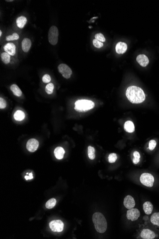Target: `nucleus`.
Returning a JSON list of instances; mask_svg holds the SVG:
<instances>
[{"label": "nucleus", "instance_id": "obj_8", "mask_svg": "<svg viewBox=\"0 0 159 239\" xmlns=\"http://www.w3.org/2000/svg\"><path fill=\"white\" fill-rule=\"evenodd\" d=\"M140 216V211L139 210L135 208L129 209L127 213V218L129 220L131 221L136 220Z\"/></svg>", "mask_w": 159, "mask_h": 239}, {"label": "nucleus", "instance_id": "obj_32", "mask_svg": "<svg viewBox=\"0 0 159 239\" xmlns=\"http://www.w3.org/2000/svg\"><path fill=\"white\" fill-rule=\"evenodd\" d=\"M156 142L154 140H151L149 142V148L150 151H153L156 146Z\"/></svg>", "mask_w": 159, "mask_h": 239}, {"label": "nucleus", "instance_id": "obj_2", "mask_svg": "<svg viewBox=\"0 0 159 239\" xmlns=\"http://www.w3.org/2000/svg\"><path fill=\"white\" fill-rule=\"evenodd\" d=\"M92 221L95 228L98 233H103L106 232L107 223L105 218L101 213H94L92 216Z\"/></svg>", "mask_w": 159, "mask_h": 239}, {"label": "nucleus", "instance_id": "obj_30", "mask_svg": "<svg viewBox=\"0 0 159 239\" xmlns=\"http://www.w3.org/2000/svg\"><path fill=\"white\" fill-rule=\"evenodd\" d=\"M95 39L98 40L100 42H102V43L105 42V40H106L104 35L101 33H98V34H95Z\"/></svg>", "mask_w": 159, "mask_h": 239}, {"label": "nucleus", "instance_id": "obj_18", "mask_svg": "<svg viewBox=\"0 0 159 239\" xmlns=\"http://www.w3.org/2000/svg\"><path fill=\"white\" fill-rule=\"evenodd\" d=\"M124 128L126 131L129 133H133L135 131V127L133 122L127 121L124 125Z\"/></svg>", "mask_w": 159, "mask_h": 239}, {"label": "nucleus", "instance_id": "obj_6", "mask_svg": "<svg viewBox=\"0 0 159 239\" xmlns=\"http://www.w3.org/2000/svg\"><path fill=\"white\" fill-rule=\"evenodd\" d=\"M58 69L60 73H61L63 77L66 79L70 78L72 74V71L71 69L65 63H61L58 66Z\"/></svg>", "mask_w": 159, "mask_h": 239}, {"label": "nucleus", "instance_id": "obj_20", "mask_svg": "<svg viewBox=\"0 0 159 239\" xmlns=\"http://www.w3.org/2000/svg\"><path fill=\"white\" fill-rule=\"evenodd\" d=\"M11 90L13 92V94L15 95V96H21L22 95V92L21 90L18 87V86H17L15 84L11 86Z\"/></svg>", "mask_w": 159, "mask_h": 239}, {"label": "nucleus", "instance_id": "obj_36", "mask_svg": "<svg viewBox=\"0 0 159 239\" xmlns=\"http://www.w3.org/2000/svg\"><path fill=\"white\" fill-rule=\"evenodd\" d=\"M25 178H26V180H30V177H29V176H25Z\"/></svg>", "mask_w": 159, "mask_h": 239}, {"label": "nucleus", "instance_id": "obj_26", "mask_svg": "<svg viewBox=\"0 0 159 239\" xmlns=\"http://www.w3.org/2000/svg\"><path fill=\"white\" fill-rule=\"evenodd\" d=\"M53 89H54V85L51 83H48V85L46 86L45 89L46 92L49 95H51L53 93Z\"/></svg>", "mask_w": 159, "mask_h": 239}, {"label": "nucleus", "instance_id": "obj_10", "mask_svg": "<svg viewBox=\"0 0 159 239\" xmlns=\"http://www.w3.org/2000/svg\"><path fill=\"white\" fill-rule=\"evenodd\" d=\"M124 204L127 209H133L135 206V200L132 196L128 195L124 199Z\"/></svg>", "mask_w": 159, "mask_h": 239}, {"label": "nucleus", "instance_id": "obj_25", "mask_svg": "<svg viewBox=\"0 0 159 239\" xmlns=\"http://www.w3.org/2000/svg\"><path fill=\"white\" fill-rule=\"evenodd\" d=\"M56 204V200L54 198L50 199L49 200H48L46 203V208L49 209H52L55 206Z\"/></svg>", "mask_w": 159, "mask_h": 239}, {"label": "nucleus", "instance_id": "obj_29", "mask_svg": "<svg viewBox=\"0 0 159 239\" xmlns=\"http://www.w3.org/2000/svg\"><path fill=\"white\" fill-rule=\"evenodd\" d=\"M117 159V156L115 153H111L109 155L108 160L110 163H114Z\"/></svg>", "mask_w": 159, "mask_h": 239}, {"label": "nucleus", "instance_id": "obj_38", "mask_svg": "<svg viewBox=\"0 0 159 239\" xmlns=\"http://www.w3.org/2000/svg\"><path fill=\"white\" fill-rule=\"evenodd\" d=\"M8 1V2H10V1Z\"/></svg>", "mask_w": 159, "mask_h": 239}, {"label": "nucleus", "instance_id": "obj_24", "mask_svg": "<svg viewBox=\"0 0 159 239\" xmlns=\"http://www.w3.org/2000/svg\"><path fill=\"white\" fill-rule=\"evenodd\" d=\"M88 154L89 158L91 160H94L95 158V150L94 147L89 146L88 148Z\"/></svg>", "mask_w": 159, "mask_h": 239}, {"label": "nucleus", "instance_id": "obj_17", "mask_svg": "<svg viewBox=\"0 0 159 239\" xmlns=\"http://www.w3.org/2000/svg\"><path fill=\"white\" fill-rule=\"evenodd\" d=\"M54 154L56 158L58 159H62L64 157L65 151L62 147H57L54 150Z\"/></svg>", "mask_w": 159, "mask_h": 239}, {"label": "nucleus", "instance_id": "obj_34", "mask_svg": "<svg viewBox=\"0 0 159 239\" xmlns=\"http://www.w3.org/2000/svg\"><path fill=\"white\" fill-rule=\"evenodd\" d=\"M6 102L3 98H0V108L4 109L6 107Z\"/></svg>", "mask_w": 159, "mask_h": 239}, {"label": "nucleus", "instance_id": "obj_35", "mask_svg": "<svg viewBox=\"0 0 159 239\" xmlns=\"http://www.w3.org/2000/svg\"><path fill=\"white\" fill-rule=\"evenodd\" d=\"M29 177H30V180H32L33 178V174L32 173H29Z\"/></svg>", "mask_w": 159, "mask_h": 239}, {"label": "nucleus", "instance_id": "obj_13", "mask_svg": "<svg viewBox=\"0 0 159 239\" xmlns=\"http://www.w3.org/2000/svg\"><path fill=\"white\" fill-rule=\"evenodd\" d=\"M116 52L118 54L125 53L127 49V45L124 42H119L116 44L115 47Z\"/></svg>", "mask_w": 159, "mask_h": 239}, {"label": "nucleus", "instance_id": "obj_9", "mask_svg": "<svg viewBox=\"0 0 159 239\" xmlns=\"http://www.w3.org/2000/svg\"><path fill=\"white\" fill-rule=\"evenodd\" d=\"M39 143L37 140L34 138L29 139L26 144V148L29 152H34L38 148Z\"/></svg>", "mask_w": 159, "mask_h": 239}, {"label": "nucleus", "instance_id": "obj_15", "mask_svg": "<svg viewBox=\"0 0 159 239\" xmlns=\"http://www.w3.org/2000/svg\"><path fill=\"white\" fill-rule=\"evenodd\" d=\"M32 46V42L29 38H24L22 43V47L23 51L27 53L30 49Z\"/></svg>", "mask_w": 159, "mask_h": 239}, {"label": "nucleus", "instance_id": "obj_16", "mask_svg": "<svg viewBox=\"0 0 159 239\" xmlns=\"http://www.w3.org/2000/svg\"><path fill=\"white\" fill-rule=\"evenodd\" d=\"M153 209V204L150 201H146L143 204V209L144 213L150 215L152 213V211Z\"/></svg>", "mask_w": 159, "mask_h": 239}, {"label": "nucleus", "instance_id": "obj_7", "mask_svg": "<svg viewBox=\"0 0 159 239\" xmlns=\"http://www.w3.org/2000/svg\"><path fill=\"white\" fill-rule=\"evenodd\" d=\"M49 226L52 231L60 233L64 228V224L61 220H54L50 223Z\"/></svg>", "mask_w": 159, "mask_h": 239}, {"label": "nucleus", "instance_id": "obj_5", "mask_svg": "<svg viewBox=\"0 0 159 239\" xmlns=\"http://www.w3.org/2000/svg\"><path fill=\"white\" fill-rule=\"evenodd\" d=\"M141 182V184L147 187H152L154 182V178L151 174L144 173L141 175L140 177Z\"/></svg>", "mask_w": 159, "mask_h": 239}, {"label": "nucleus", "instance_id": "obj_28", "mask_svg": "<svg viewBox=\"0 0 159 239\" xmlns=\"http://www.w3.org/2000/svg\"><path fill=\"white\" fill-rule=\"evenodd\" d=\"M19 38V36L17 33H14L11 36H7L6 37V40L7 41H11L17 40Z\"/></svg>", "mask_w": 159, "mask_h": 239}, {"label": "nucleus", "instance_id": "obj_31", "mask_svg": "<svg viewBox=\"0 0 159 239\" xmlns=\"http://www.w3.org/2000/svg\"><path fill=\"white\" fill-rule=\"evenodd\" d=\"M93 44L97 48H101L104 46V44L97 39L93 40Z\"/></svg>", "mask_w": 159, "mask_h": 239}, {"label": "nucleus", "instance_id": "obj_12", "mask_svg": "<svg viewBox=\"0 0 159 239\" xmlns=\"http://www.w3.org/2000/svg\"><path fill=\"white\" fill-rule=\"evenodd\" d=\"M141 238L143 239H153L155 237V233L150 229H144L141 233Z\"/></svg>", "mask_w": 159, "mask_h": 239}, {"label": "nucleus", "instance_id": "obj_19", "mask_svg": "<svg viewBox=\"0 0 159 239\" xmlns=\"http://www.w3.org/2000/svg\"><path fill=\"white\" fill-rule=\"evenodd\" d=\"M27 21V18L24 16H21L19 17L16 19L17 26L19 28L22 29V28L24 27V26L26 25Z\"/></svg>", "mask_w": 159, "mask_h": 239}, {"label": "nucleus", "instance_id": "obj_33", "mask_svg": "<svg viewBox=\"0 0 159 239\" xmlns=\"http://www.w3.org/2000/svg\"><path fill=\"white\" fill-rule=\"evenodd\" d=\"M51 76L48 74H45L43 77V81L44 83H49L51 81Z\"/></svg>", "mask_w": 159, "mask_h": 239}, {"label": "nucleus", "instance_id": "obj_14", "mask_svg": "<svg viewBox=\"0 0 159 239\" xmlns=\"http://www.w3.org/2000/svg\"><path fill=\"white\" fill-rule=\"evenodd\" d=\"M136 60L138 63L143 67H145L149 63V59L144 54H140L137 57Z\"/></svg>", "mask_w": 159, "mask_h": 239}, {"label": "nucleus", "instance_id": "obj_11", "mask_svg": "<svg viewBox=\"0 0 159 239\" xmlns=\"http://www.w3.org/2000/svg\"><path fill=\"white\" fill-rule=\"evenodd\" d=\"M4 50L9 55L13 56L16 54V46L13 43L6 44L4 47Z\"/></svg>", "mask_w": 159, "mask_h": 239}, {"label": "nucleus", "instance_id": "obj_22", "mask_svg": "<svg viewBox=\"0 0 159 239\" xmlns=\"http://www.w3.org/2000/svg\"><path fill=\"white\" fill-rule=\"evenodd\" d=\"M150 222L153 225L159 226V213H155L153 214L150 218Z\"/></svg>", "mask_w": 159, "mask_h": 239}, {"label": "nucleus", "instance_id": "obj_1", "mask_svg": "<svg viewBox=\"0 0 159 239\" xmlns=\"http://www.w3.org/2000/svg\"><path fill=\"white\" fill-rule=\"evenodd\" d=\"M128 100L133 104H140L144 101L145 95L143 89L136 86H131L128 88L126 92Z\"/></svg>", "mask_w": 159, "mask_h": 239}, {"label": "nucleus", "instance_id": "obj_3", "mask_svg": "<svg viewBox=\"0 0 159 239\" xmlns=\"http://www.w3.org/2000/svg\"><path fill=\"white\" fill-rule=\"evenodd\" d=\"M94 103L91 100L82 99L75 103V110L78 112H84L91 110L94 107Z\"/></svg>", "mask_w": 159, "mask_h": 239}, {"label": "nucleus", "instance_id": "obj_21", "mask_svg": "<svg viewBox=\"0 0 159 239\" xmlns=\"http://www.w3.org/2000/svg\"><path fill=\"white\" fill-rule=\"evenodd\" d=\"M25 118L24 112L21 110H17L14 114V118L16 121H22Z\"/></svg>", "mask_w": 159, "mask_h": 239}, {"label": "nucleus", "instance_id": "obj_4", "mask_svg": "<svg viewBox=\"0 0 159 239\" xmlns=\"http://www.w3.org/2000/svg\"><path fill=\"white\" fill-rule=\"evenodd\" d=\"M59 31L58 28L55 26H52L48 32V40L53 46H55L58 41Z\"/></svg>", "mask_w": 159, "mask_h": 239}, {"label": "nucleus", "instance_id": "obj_23", "mask_svg": "<svg viewBox=\"0 0 159 239\" xmlns=\"http://www.w3.org/2000/svg\"><path fill=\"white\" fill-rule=\"evenodd\" d=\"M1 58L4 63L5 64H8L10 62L11 57L10 55H9L6 52H4L1 54Z\"/></svg>", "mask_w": 159, "mask_h": 239}, {"label": "nucleus", "instance_id": "obj_37", "mask_svg": "<svg viewBox=\"0 0 159 239\" xmlns=\"http://www.w3.org/2000/svg\"><path fill=\"white\" fill-rule=\"evenodd\" d=\"M1 34H2V32H1V31H0V36H1Z\"/></svg>", "mask_w": 159, "mask_h": 239}, {"label": "nucleus", "instance_id": "obj_27", "mask_svg": "<svg viewBox=\"0 0 159 239\" xmlns=\"http://www.w3.org/2000/svg\"><path fill=\"white\" fill-rule=\"evenodd\" d=\"M133 156L134 158L133 160V162L134 164H137L139 163L140 160V154L138 151H135L134 152Z\"/></svg>", "mask_w": 159, "mask_h": 239}]
</instances>
